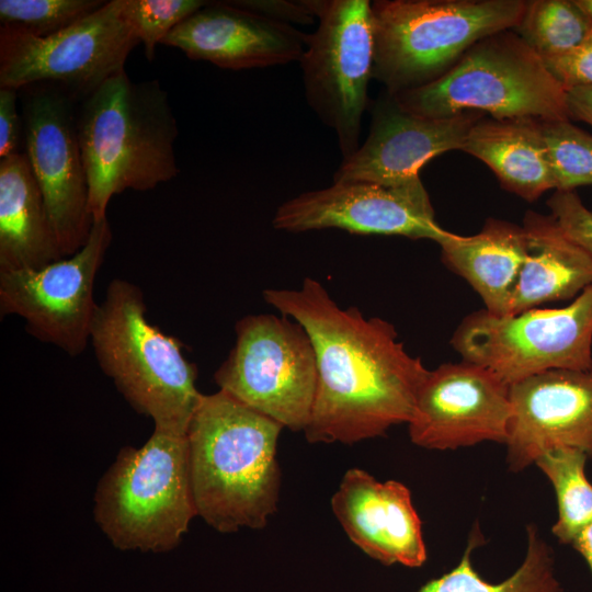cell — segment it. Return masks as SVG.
Masks as SVG:
<instances>
[{
	"label": "cell",
	"mask_w": 592,
	"mask_h": 592,
	"mask_svg": "<svg viewBox=\"0 0 592 592\" xmlns=\"http://www.w3.org/2000/svg\"><path fill=\"white\" fill-rule=\"evenodd\" d=\"M265 301L299 322L317 361V389L304 433L310 443L353 444L409 423L426 369L388 321L341 308L318 281L263 292Z\"/></svg>",
	"instance_id": "1"
},
{
	"label": "cell",
	"mask_w": 592,
	"mask_h": 592,
	"mask_svg": "<svg viewBox=\"0 0 592 592\" xmlns=\"http://www.w3.org/2000/svg\"><path fill=\"white\" fill-rule=\"evenodd\" d=\"M283 425L218 390L202 395L186 432L196 513L219 533L259 530L276 511Z\"/></svg>",
	"instance_id": "2"
},
{
	"label": "cell",
	"mask_w": 592,
	"mask_h": 592,
	"mask_svg": "<svg viewBox=\"0 0 592 592\" xmlns=\"http://www.w3.org/2000/svg\"><path fill=\"white\" fill-rule=\"evenodd\" d=\"M77 124L94 220L106 218L115 194L152 190L180 172L178 125L157 80L118 72L78 103Z\"/></svg>",
	"instance_id": "3"
},
{
	"label": "cell",
	"mask_w": 592,
	"mask_h": 592,
	"mask_svg": "<svg viewBox=\"0 0 592 592\" xmlns=\"http://www.w3.org/2000/svg\"><path fill=\"white\" fill-rule=\"evenodd\" d=\"M90 342L103 373L155 429L186 434L202 395L181 343L151 325L141 289L113 280L98 305Z\"/></svg>",
	"instance_id": "4"
},
{
	"label": "cell",
	"mask_w": 592,
	"mask_h": 592,
	"mask_svg": "<svg viewBox=\"0 0 592 592\" xmlns=\"http://www.w3.org/2000/svg\"><path fill=\"white\" fill-rule=\"evenodd\" d=\"M527 0H376L373 78L397 94L447 72L478 41L515 29Z\"/></svg>",
	"instance_id": "5"
},
{
	"label": "cell",
	"mask_w": 592,
	"mask_h": 592,
	"mask_svg": "<svg viewBox=\"0 0 592 592\" xmlns=\"http://www.w3.org/2000/svg\"><path fill=\"white\" fill-rule=\"evenodd\" d=\"M93 514L121 550L175 548L197 515L186 434L153 428L143 446H124L98 483Z\"/></svg>",
	"instance_id": "6"
},
{
	"label": "cell",
	"mask_w": 592,
	"mask_h": 592,
	"mask_svg": "<svg viewBox=\"0 0 592 592\" xmlns=\"http://www.w3.org/2000/svg\"><path fill=\"white\" fill-rule=\"evenodd\" d=\"M392 95L406 111L433 118L473 111L570 121L566 90L514 30L478 41L439 79Z\"/></svg>",
	"instance_id": "7"
},
{
	"label": "cell",
	"mask_w": 592,
	"mask_h": 592,
	"mask_svg": "<svg viewBox=\"0 0 592 592\" xmlns=\"http://www.w3.org/2000/svg\"><path fill=\"white\" fill-rule=\"evenodd\" d=\"M463 361L511 386L553 369H592V285L559 308L469 314L451 339Z\"/></svg>",
	"instance_id": "8"
},
{
	"label": "cell",
	"mask_w": 592,
	"mask_h": 592,
	"mask_svg": "<svg viewBox=\"0 0 592 592\" xmlns=\"http://www.w3.org/2000/svg\"><path fill=\"white\" fill-rule=\"evenodd\" d=\"M236 342L214 374L219 390L292 431H305L317 389L316 352L296 320L248 315Z\"/></svg>",
	"instance_id": "9"
},
{
	"label": "cell",
	"mask_w": 592,
	"mask_h": 592,
	"mask_svg": "<svg viewBox=\"0 0 592 592\" xmlns=\"http://www.w3.org/2000/svg\"><path fill=\"white\" fill-rule=\"evenodd\" d=\"M122 7L123 0L106 1L90 15L45 37L1 23L0 87L20 90L54 83L81 102L125 70L129 54L140 44Z\"/></svg>",
	"instance_id": "10"
},
{
	"label": "cell",
	"mask_w": 592,
	"mask_h": 592,
	"mask_svg": "<svg viewBox=\"0 0 592 592\" xmlns=\"http://www.w3.org/2000/svg\"><path fill=\"white\" fill-rule=\"evenodd\" d=\"M319 19L299 59L305 95L334 130L343 159L360 147L373 78L374 37L368 0L308 1Z\"/></svg>",
	"instance_id": "11"
},
{
	"label": "cell",
	"mask_w": 592,
	"mask_h": 592,
	"mask_svg": "<svg viewBox=\"0 0 592 592\" xmlns=\"http://www.w3.org/2000/svg\"><path fill=\"white\" fill-rule=\"evenodd\" d=\"M20 90L24 92V152L62 254L70 257L87 243L94 223L78 134V103L54 83H35Z\"/></svg>",
	"instance_id": "12"
},
{
	"label": "cell",
	"mask_w": 592,
	"mask_h": 592,
	"mask_svg": "<svg viewBox=\"0 0 592 592\" xmlns=\"http://www.w3.org/2000/svg\"><path fill=\"white\" fill-rule=\"evenodd\" d=\"M111 241L107 218L98 219L75 254L39 269L0 271L1 316L16 315L37 340L80 355L90 342L94 282Z\"/></svg>",
	"instance_id": "13"
},
{
	"label": "cell",
	"mask_w": 592,
	"mask_h": 592,
	"mask_svg": "<svg viewBox=\"0 0 592 592\" xmlns=\"http://www.w3.org/2000/svg\"><path fill=\"white\" fill-rule=\"evenodd\" d=\"M273 227L288 232L338 228L356 235L402 236L439 243L449 231L435 220L420 178L386 185L339 181L282 204Z\"/></svg>",
	"instance_id": "14"
},
{
	"label": "cell",
	"mask_w": 592,
	"mask_h": 592,
	"mask_svg": "<svg viewBox=\"0 0 592 592\" xmlns=\"http://www.w3.org/2000/svg\"><path fill=\"white\" fill-rule=\"evenodd\" d=\"M512 405L510 386L475 363H445L429 371L408 423L413 444L455 449L492 441L505 444Z\"/></svg>",
	"instance_id": "15"
},
{
	"label": "cell",
	"mask_w": 592,
	"mask_h": 592,
	"mask_svg": "<svg viewBox=\"0 0 592 592\" xmlns=\"http://www.w3.org/2000/svg\"><path fill=\"white\" fill-rule=\"evenodd\" d=\"M485 116L473 111L441 118L420 116L402 109L386 91L373 106L366 140L343 159L333 182L394 185L420 178L421 168L434 157L462 150L471 128Z\"/></svg>",
	"instance_id": "16"
},
{
	"label": "cell",
	"mask_w": 592,
	"mask_h": 592,
	"mask_svg": "<svg viewBox=\"0 0 592 592\" xmlns=\"http://www.w3.org/2000/svg\"><path fill=\"white\" fill-rule=\"evenodd\" d=\"M510 397V470L519 473L557 447L592 459V369L544 372L511 385Z\"/></svg>",
	"instance_id": "17"
},
{
	"label": "cell",
	"mask_w": 592,
	"mask_h": 592,
	"mask_svg": "<svg viewBox=\"0 0 592 592\" xmlns=\"http://www.w3.org/2000/svg\"><path fill=\"white\" fill-rule=\"evenodd\" d=\"M308 37L289 23L221 1L207 2L161 44L182 50L190 59L242 70L299 60Z\"/></svg>",
	"instance_id": "18"
},
{
	"label": "cell",
	"mask_w": 592,
	"mask_h": 592,
	"mask_svg": "<svg viewBox=\"0 0 592 592\" xmlns=\"http://www.w3.org/2000/svg\"><path fill=\"white\" fill-rule=\"evenodd\" d=\"M331 508L348 537L371 558L412 568L425 562L421 520L403 483L379 481L352 468L332 496Z\"/></svg>",
	"instance_id": "19"
},
{
	"label": "cell",
	"mask_w": 592,
	"mask_h": 592,
	"mask_svg": "<svg viewBox=\"0 0 592 592\" xmlns=\"http://www.w3.org/2000/svg\"><path fill=\"white\" fill-rule=\"evenodd\" d=\"M522 227L526 255L509 315L573 300L592 285V255L551 215L527 212Z\"/></svg>",
	"instance_id": "20"
},
{
	"label": "cell",
	"mask_w": 592,
	"mask_h": 592,
	"mask_svg": "<svg viewBox=\"0 0 592 592\" xmlns=\"http://www.w3.org/2000/svg\"><path fill=\"white\" fill-rule=\"evenodd\" d=\"M66 258L24 151L0 159V271Z\"/></svg>",
	"instance_id": "21"
},
{
	"label": "cell",
	"mask_w": 592,
	"mask_h": 592,
	"mask_svg": "<svg viewBox=\"0 0 592 592\" xmlns=\"http://www.w3.org/2000/svg\"><path fill=\"white\" fill-rule=\"evenodd\" d=\"M437 244L443 262L468 282L487 311L510 314L526 255L522 226L489 218L478 234L460 236L449 231Z\"/></svg>",
	"instance_id": "22"
},
{
	"label": "cell",
	"mask_w": 592,
	"mask_h": 592,
	"mask_svg": "<svg viewBox=\"0 0 592 592\" xmlns=\"http://www.w3.org/2000/svg\"><path fill=\"white\" fill-rule=\"evenodd\" d=\"M462 150L485 162L505 190L525 201L534 202L555 189L539 119L485 116Z\"/></svg>",
	"instance_id": "23"
},
{
	"label": "cell",
	"mask_w": 592,
	"mask_h": 592,
	"mask_svg": "<svg viewBox=\"0 0 592 592\" xmlns=\"http://www.w3.org/2000/svg\"><path fill=\"white\" fill-rule=\"evenodd\" d=\"M480 532L470 536L460 562L449 572L425 583L418 592H561L554 574L550 547L534 525L527 527V550L522 565L506 580L492 584L475 571L470 555L481 542Z\"/></svg>",
	"instance_id": "24"
},
{
	"label": "cell",
	"mask_w": 592,
	"mask_h": 592,
	"mask_svg": "<svg viewBox=\"0 0 592 592\" xmlns=\"http://www.w3.org/2000/svg\"><path fill=\"white\" fill-rule=\"evenodd\" d=\"M587 459L580 449L557 447L543 453L534 463L556 491L558 520L551 531L562 544H571L592 522V483L584 471Z\"/></svg>",
	"instance_id": "25"
},
{
	"label": "cell",
	"mask_w": 592,
	"mask_h": 592,
	"mask_svg": "<svg viewBox=\"0 0 592 592\" xmlns=\"http://www.w3.org/2000/svg\"><path fill=\"white\" fill-rule=\"evenodd\" d=\"M513 30L547 60L578 47L592 31V18L576 0H530Z\"/></svg>",
	"instance_id": "26"
},
{
	"label": "cell",
	"mask_w": 592,
	"mask_h": 592,
	"mask_svg": "<svg viewBox=\"0 0 592 592\" xmlns=\"http://www.w3.org/2000/svg\"><path fill=\"white\" fill-rule=\"evenodd\" d=\"M556 191L592 184V135L570 121H542Z\"/></svg>",
	"instance_id": "27"
},
{
	"label": "cell",
	"mask_w": 592,
	"mask_h": 592,
	"mask_svg": "<svg viewBox=\"0 0 592 592\" xmlns=\"http://www.w3.org/2000/svg\"><path fill=\"white\" fill-rule=\"evenodd\" d=\"M103 0H0L1 23L35 36L56 34L100 9Z\"/></svg>",
	"instance_id": "28"
},
{
	"label": "cell",
	"mask_w": 592,
	"mask_h": 592,
	"mask_svg": "<svg viewBox=\"0 0 592 592\" xmlns=\"http://www.w3.org/2000/svg\"><path fill=\"white\" fill-rule=\"evenodd\" d=\"M206 3L201 0H123L122 12L144 45L146 58L153 60L156 46Z\"/></svg>",
	"instance_id": "29"
},
{
	"label": "cell",
	"mask_w": 592,
	"mask_h": 592,
	"mask_svg": "<svg viewBox=\"0 0 592 592\" xmlns=\"http://www.w3.org/2000/svg\"><path fill=\"white\" fill-rule=\"evenodd\" d=\"M563 232L592 255V212L573 191H556L547 201Z\"/></svg>",
	"instance_id": "30"
},
{
	"label": "cell",
	"mask_w": 592,
	"mask_h": 592,
	"mask_svg": "<svg viewBox=\"0 0 592 592\" xmlns=\"http://www.w3.org/2000/svg\"><path fill=\"white\" fill-rule=\"evenodd\" d=\"M544 62L566 91L576 87L592 86V31L571 52Z\"/></svg>",
	"instance_id": "31"
},
{
	"label": "cell",
	"mask_w": 592,
	"mask_h": 592,
	"mask_svg": "<svg viewBox=\"0 0 592 592\" xmlns=\"http://www.w3.org/2000/svg\"><path fill=\"white\" fill-rule=\"evenodd\" d=\"M19 92L0 87V159L22 152L23 118L18 111Z\"/></svg>",
	"instance_id": "32"
},
{
	"label": "cell",
	"mask_w": 592,
	"mask_h": 592,
	"mask_svg": "<svg viewBox=\"0 0 592 592\" xmlns=\"http://www.w3.org/2000/svg\"><path fill=\"white\" fill-rule=\"evenodd\" d=\"M235 5L263 14L271 19L285 23L295 22L309 24L314 21L308 1H262V0H235Z\"/></svg>",
	"instance_id": "33"
},
{
	"label": "cell",
	"mask_w": 592,
	"mask_h": 592,
	"mask_svg": "<svg viewBox=\"0 0 592 592\" xmlns=\"http://www.w3.org/2000/svg\"><path fill=\"white\" fill-rule=\"evenodd\" d=\"M566 92L570 119L592 126V86L576 87Z\"/></svg>",
	"instance_id": "34"
},
{
	"label": "cell",
	"mask_w": 592,
	"mask_h": 592,
	"mask_svg": "<svg viewBox=\"0 0 592 592\" xmlns=\"http://www.w3.org/2000/svg\"><path fill=\"white\" fill-rule=\"evenodd\" d=\"M571 545L584 557L592 572V522L577 534Z\"/></svg>",
	"instance_id": "35"
},
{
	"label": "cell",
	"mask_w": 592,
	"mask_h": 592,
	"mask_svg": "<svg viewBox=\"0 0 592 592\" xmlns=\"http://www.w3.org/2000/svg\"><path fill=\"white\" fill-rule=\"evenodd\" d=\"M576 1L592 18V0H576Z\"/></svg>",
	"instance_id": "36"
}]
</instances>
